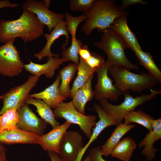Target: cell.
Returning <instances> with one entry per match:
<instances>
[{
    "instance_id": "6da1fadb",
    "label": "cell",
    "mask_w": 161,
    "mask_h": 161,
    "mask_svg": "<svg viewBox=\"0 0 161 161\" xmlns=\"http://www.w3.org/2000/svg\"><path fill=\"white\" fill-rule=\"evenodd\" d=\"M44 27L35 14L23 10L17 19L0 20V42L5 44L17 38L25 42L32 41L43 34Z\"/></svg>"
},
{
    "instance_id": "7a4b0ae2",
    "label": "cell",
    "mask_w": 161,
    "mask_h": 161,
    "mask_svg": "<svg viewBox=\"0 0 161 161\" xmlns=\"http://www.w3.org/2000/svg\"><path fill=\"white\" fill-rule=\"evenodd\" d=\"M127 14L113 0H95L91 9L84 14L86 19L81 30L87 35L95 28L102 33L110 28L116 18Z\"/></svg>"
},
{
    "instance_id": "3957f363",
    "label": "cell",
    "mask_w": 161,
    "mask_h": 161,
    "mask_svg": "<svg viewBox=\"0 0 161 161\" xmlns=\"http://www.w3.org/2000/svg\"><path fill=\"white\" fill-rule=\"evenodd\" d=\"M101 40L94 43L106 54V62L112 66L123 67L130 70L139 69L138 66L131 62L127 58L125 50L129 47L116 32L110 28L103 32Z\"/></svg>"
},
{
    "instance_id": "277c9868",
    "label": "cell",
    "mask_w": 161,
    "mask_h": 161,
    "mask_svg": "<svg viewBox=\"0 0 161 161\" xmlns=\"http://www.w3.org/2000/svg\"><path fill=\"white\" fill-rule=\"evenodd\" d=\"M108 72L113 78L114 86L123 92L131 90L140 93L161 83L149 73L137 74L120 66H112Z\"/></svg>"
},
{
    "instance_id": "5b68a950",
    "label": "cell",
    "mask_w": 161,
    "mask_h": 161,
    "mask_svg": "<svg viewBox=\"0 0 161 161\" xmlns=\"http://www.w3.org/2000/svg\"><path fill=\"white\" fill-rule=\"evenodd\" d=\"M151 93L144 94L134 97L129 91L125 92L123 95L124 100L118 105H114L110 103L108 100L99 101L102 109L106 113L112 117L118 124L122 123L124 115L126 114L135 110L139 105L145 102L153 99L158 94L161 93V90L150 89Z\"/></svg>"
},
{
    "instance_id": "8992f818",
    "label": "cell",
    "mask_w": 161,
    "mask_h": 161,
    "mask_svg": "<svg viewBox=\"0 0 161 161\" xmlns=\"http://www.w3.org/2000/svg\"><path fill=\"white\" fill-rule=\"evenodd\" d=\"M53 113L56 119L64 118L72 124L78 125L86 137L89 139L92 129L95 126L97 117L94 115H86L78 111L72 101L62 102L55 109Z\"/></svg>"
},
{
    "instance_id": "52a82bcc",
    "label": "cell",
    "mask_w": 161,
    "mask_h": 161,
    "mask_svg": "<svg viewBox=\"0 0 161 161\" xmlns=\"http://www.w3.org/2000/svg\"><path fill=\"white\" fill-rule=\"evenodd\" d=\"M15 40L13 39L0 46V75L4 76H17L24 68L19 52L14 45Z\"/></svg>"
},
{
    "instance_id": "ba28073f",
    "label": "cell",
    "mask_w": 161,
    "mask_h": 161,
    "mask_svg": "<svg viewBox=\"0 0 161 161\" xmlns=\"http://www.w3.org/2000/svg\"><path fill=\"white\" fill-rule=\"evenodd\" d=\"M40 76L31 75L24 83L11 88L3 95V106L0 111V114L11 109L18 110L26 103L30 91L36 86Z\"/></svg>"
},
{
    "instance_id": "9c48e42d",
    "label": "cell",
    "mask_w": 161,
    "mask_h": 161,
    "mask_svg": "<svg viewBox=\"0 0 161 161\" xmlns=\"http://www.w3.org/2000/svg\"><path fill=\"white\" fill-rule=\"evenodd\" d=\"M111 66L106 61L103 65L96 69L97 80L94 92L96 100L109 99L116 101L124 93L113 84V80L108 75L109 69Z\"/></svg>"
},
{
    "instance_id": "30bf717a",
    "label": "cell",
    "mask_w": 161,
    "mask_h": 161,
    "mask_svg": "<svg viewBox=\"0 0 161 161\" xmlns=\"http://www.w3.org/2000/svg\"><path fill=\"white\" fill-rule=\"evenodd\" d=\"M23 10L32 12L35 14L39 21L47 27L49 32L60 22L64 20L63 14L54 13L45 6L42 0H26L21 4Z\"/></svg>"
},
{
    "instance_id": "8fae6325",
    "label": "cell",
    "mask_w": 161,
    "mask_h": 161,
    "mask_svg": "<svg viewBox=\"0 0 161 161\" xmlns=\"http://www.w3.org/2000/svg\"><path fill=\"white\" fill-rule=\"evenodd\" d=\"M84 145L83 137L79 132L66 131L60 143L59 155L64 161H75Z\"/></svg>"
},
{
    "instance_id": "7c38bea8",
    "label": "cell",
    "mask_w": 161,
    "mask_h": 161,
    "mask_svg": "<svg viewBox=\"0 0 161 161\" xmlns=\"http://www.w3.org/2000/svg\"><path fill=\"white\" fill-rule=\"evenodd\" d=\"M19 115L17 128L23 131L32 132L39 136L44 134L47 123L38 117L26 103L18 109Z\"/></svg>"
},
{
    "instance_id": "4fadbf2b",
    "label": "cell",
    "mask_w": 161,
    "mask_h": 161,
    "mask_svg": "<svg viewBox=\"0 0 161 161\" xmlns=\"http://www.w3.org/2000/svg\"><path fill=\"white\" fill-rule=\"evenodd\" d=\"M66 21L63 20L59 22L53 28L50 34L45 33L44 35L46 39V43L43 48L38 53H35L34 56L37 58L39 61H41L44 58L49 56L54 57H59V54L52 53L51 48L55 41L60 36L65 35L66 41L62 45V50L66 48L68 43L69 36L66 28Z\"/></svg>"
},
{
    "instance_id": "5bb4252c",
    "label": "cell",
    "mask_w": 161,
    "mask_h": 161,
    "mask_svg": "<svg viewBox=\"0 0 161 161\" xmlns=\"http://www.w3.org/2000/svg\"><path fill=\"white\" fill-rule=\"evenodd\" d=\"M72 124L66 121L47 133L39 136L37 144L41 145L44 151H52L59 154V145L62 138Z\"/></svg>"
},
{
    "instance_id": "9a60e30c",
    "label": "cell",
    "mask_w": 161,
    "mask_h": 161,
    "mask_svg": "<svg viewBox=\"0 0 161 161\" xmlns=\"http://www.w3.org/2000/svg\"><path fill=\"white\" fill-rule=\"evenodd\" d=\"M152 130L146 134L139 143L138 147L141 148L142 155L145 156L146 161H152L158 149L154 148V144L161 138V118L155 119L152 123Z\"/></svg>"
},
{
    "instance_id": "2e32d148",
    "label": "cell",
    "mask_w": 161,
    "mask_h": 161,
    "mask_svg": "<svg viewBox=\"0 0 161 161\" xmlns=\"http://www.w3.org/2000/svg\"><path fill=\"white\" fill-rule=\"evenodd\" d=\"M39 135L24 131L17 128L5 129L0 132V143L7 145L14 144H37Z\"/></svg>"
},
{
    "instance_id": "e0dca14e",
    "label": "cell",
    "mask_w": 161,
    "mask_h": 161,
    "mask_svg": "<svg viewBox=\"0 0 161 161\" xmlns=\"http://www.w3.org/2000/svg\"><path fill=\"white\" fill-rule=\"evenodd\" d=\"M109 28L117 33L126 43L129 48L134 51L142 49L135 34L128 26L126 15L116 18Z\"/></svg>"
},
{
    "instance_id": "ac0fdd59",
    "label": "cell",
    "mask_w": 161,
    "mask_h": 161,
    "mask_svg": "<svg viewBox=\"0 0 161 161\" xmlns=\"http://www.w3.org/2000/svg\"><path fill=\"white\" fill-rule=\"evenodd\" d=\"M47 62L42 64H38L30 61L28 64H24L25 70L32 75L41 76L44 75L48 78H52L55 71L64 62L62 59L59 57L49 56L47 57Z\"/></svg>"
},
{
    "instance_id": "d6986e66",
    "label": "cell",
    "mask_w": 161,
    "mask_h": 161,
    "mask_svg": "<svg viewBox=\"0 0 161 161\" xmlns=\"http://www.w3.org/2000/svg\"><path fill=\"white\" fill-rule=\"evenodd\" d=\"M61 78L59 74L53 83L43 91L29 94L28 97L41 100L52 109H55L59 104L66 100L60 94L59 86Z\"/></svg>"
},
{
    "instance_id": "ffe728a7",
    "label": "cell",
    "mask_w": 161,
    "mask_h": 161,
    "mask_svg": "<svg viewBox=\"0 0 161 161\" xmlns=\"http://www.w3.org/2000/svg\"><path fill=\"white\" fill-rule=\"evenodd\" d=\"M93 76L82 86L79 88L73 95L72 101L76 109L80 113L85 114L86 103L94 97L92 88V80Z\"/></svg>"
},
{
    "instance_id": "44dd1931",
    "label": "cell",
    "mask_w": 161,
    "mask_h": 161,
    "mask_svg": "<svg viewBox=\"0 0 161 161\" xmlns=\"http://www.w3.org/2000/svg\"><path fill=\"white\" fill-rule=\"evenodd\" d=\"M135 127L134 124L126 125L124 123L119 124L112 133L110 137L101 146L100 151L103 156L110 155L115 145L122 138L128 131Z\"/></svg>"
},
{
    "instance_id": "7402d4cb",
    "label": "cell",
    "mask_w": 161,
    "mask_h": 161,
    "mask_svg": "<svg viewBox=\"0 0 161 161\" xmlns=\"http://www.w3.org/2000/svg\"><path fill=\"white\" fill-rule=\"evenodd\" d=\"M137 146L133 138L125 137L115 145L110 155L112 157L123 161H129Z\"/></svg>"
},
{
    "instance_id": "603a6c76",
    "label": "cell",
    "mask_w": 161,
    "mask_h": 161,
    "mask_svg": "<svg viewBox=\"0 0 161 161\" xmlns=\"http://www.w3.org/2000/svg\"><path fill=\"white\" fill-rule=\"evenodd\" d=\"M78 70V65L70 63L59 71L61 82L59 86V91L61 95L66 99L70 97V83L74 78Z\"/></svg>"
},
{
    "instance_id": "cb8c5ba5",
    "label": "cell",
    "mask_w": 161,
    "mask_h": 161,
    "mask_svg": "<svg viewBox=\"0 0 161 161\" xmlns=\"http://www.w3.org/2000/svg\"><path fill=\"white\" fill-rule=\"evenodd\" d=\"M26 103L34 106L36 108V112L42 119L47 124H49L52 128L60 125L56 120L53 112L50 107L43 100L28 97Z\"/></svg>"
},
{
    "instance_id": "d4e9b609",
    "label": "cell",
    "mask_w": 161,
    "mask_h": 161,
    "mask_svg": "<svg viewBox=\"0 0 161 161\" xmlns=\"http://www.w3.org/2000/svg\"><path fill=\"white\" fill-rule=\"evenodd\" d=\"M95 72H96V70L92 69L85 60L79 57L77 75L71 89V98H72L75 92L79 88L83 86L93 76Z\"/></svg>"
},
{
    "instance_id": "484cf974",
    "label": "cell",
    "mask_w": 161,
    "mask_h": 161,
    "mask_svg": "<svg viewBox=\"0 0 161 161\" xmlns=\"http://www.w3.org/2000/svg\"><path fill=\"white\" fill-rule=\"evenodd\" d=\"M123 123L130 125L131 123H136L145 128L149 131L152 130V123L155 119L141 110H134L125 114L123 117Z\"/></svg>"
},
{
    "instance_id": "4316f807",
    "label": "cell",
    "mask_w": 161,
    "mask_h": 161,
    "mask_svg": "<svg viewBox=\"0 0 161 161\" xmlns=\"http://www.w3.org/2000/svg\"><path fill=\"white\" fill-rule=\"evenodd\" d=\"M136 56L140 64L149 72V73L161 82V72L154 62L151 55L142 49L134 51Z\"/></svg>"
},
{
    "instance_id": "83f0119b",
    "label": "cell",
    "mask_w": 161,
    "mask_h": 161,
    "mask_svg": "<svg viewBox=\"0 0 161 161\" xmlns=\"http://www.w3.org/2000/svg\"><path fill=\"white\" fill-rule=\"evenodd\" d=\"M71 40L70 46L62 50V58L64 62L71 61L78 65L79 63V50L83 46V43L76 38L71 37Z\"/></svg>"
},
{
    "instance_id": "f1b7e54d",
    "label": "cell",
    "mask_w": 161,
    "mask_h": 161,
    "mask_svg": "<svg viewBox=\"0 0 161 161\" xmlns=\"http://www.w3.org/2000/svg\"><path fill=\"white\" fill-rule=\"evenodd\" d=\"M19 119L17 110L11 109L6 111L0 116V132L17 128Z\"/></svg>"
},
{
    "instance_id": "f546056e",
    "label": "cell",
    "mask_w": 161,
    "mask_h": 161,
    "mask_svg": "<svg viewBox=\"0 0 161 161\" xmlns=\"http://www.w3.org/2000/svg\"><path fill=\"white\" fill-rule=\"evenodd\" d=\"M64 16L66 23V28L68 33L71 34L72 38H76V32L78 25L86 20V16L85 14L75 17L66 12Z\"/></svg>"
},
{
    "instance_id": "4dcf8cb0",
    "label": "cell",
    "mask_w": 161,
    "mask_h": 161,
    "mask_svg": "<svg viewBox=\"0 0 161 161\" xmlns=\"http://www.w3.org/2000/svg\"><path fill=\"white\" fill-rule=\"evenodd\" d=\"M95 0H70V9L74 11H81L85 14L91 9Z\"/></svg>"
},
{
    "instance_id": "1f68e13d",
    "label": "cell",
    "mask_w": 161,
    "mask_h": 161,
    "mask_svg": "<svg viewBox=\"0 0 161 161\" xmlns=\"http://www.w3.org/2000/svg\"><path fill=\"white\" fill-rule=\"evenodd\" d=\"M90 57L85 61L87 64L93 69H96L103 65L106 62L101 55L95 52H91Z\"/></svg>"
},
{
    "instance_id": "d6a6232c",
    "label": "cell",
    "mask_w": 161,
    "mask_h": 161,
    "mask_svg": "<svg viewBox=\"0 0 161 161\" xmlns=\"http://www.w3.org/2000/svg\"><path fill=\"white\" fill-rule=\"evenodd\" d=\"M101 148V146H97L92 148L89 151V154L92 161H108L103 158Z\"/></svg>"
},
{
    "instance_id": "836d02e7",
    "label": "cell",
    "mask_w": 161,
    "mask_h": 161,
    "mask_svg": "<svg viewBox=\"0 0 161 161\" xmlns=\"http://www.w3.org/2000/svg\"><path fill=\"white\" fill-rule=\"evenodd\" d=\"M79 57L85 60H87L91 56V53L88 48V45L85 44L79 50Z\"/></svg>"
},
{
    "instance_id": "e575fe53",
    "label": "cell",
    "mask_w": 161,
    "mask_h": 161,
    "mask_svg": "<svg viewBox=\"0 0 161 161\" xmlns=\"http://www.w3.org/2000/svg\"><path fill=\"white\" fill-rule=\"evenodd\" d=\"M137 4L145 5L147 2L142 0H123L121 5L120 7L122 10H124L130 5Z\"/></svg>"
},
{
    "instance_id": "d590c367",
    "label": "cell",
    "mask_w": 161,
    "mask_h": 161,
    "mask_svg": "<svg viewBox=\"0 0 161 161\" xmlns=\"http://www.w3.org/2000/svg\"><path fill=\"white\" fill-rule=\"evenodd\" d=\"M19 6L18 4L12 3L9 0H0V9L7 7L14 8Z\"/></svg>"
},
{
    "instance_id": "8d00e7d4",
    "label": "cell",
    "mask_w": 161,
    "mask_h": 161,
    "mask_svg": "<svg viewBox=\"0 0 161 161\" xmlns=\"http://www.w3.org/2000/svg\"><path fill=\"white\" fill-rule=\"evenodd\" d=\"M48 155L50 157L51 161H64L59 154L52 151H47Z\"/></svg>"
},
{
    "instance_id": "74e56055",
    "label": "cell",
    "mask_w": 161,
    "mask_h": 161,
    "mask_svg": "<svg viewBox=\"0 0 161 161\" xmlns=\"http://www.w3.org/2000/svg\"><path fill=\"white\" fill-rule=\"evenodd\" d=\"M0 161H7L6 152L0 153Z\"/></svg>"
},
{
    "instance_id": "f35d334b",
    "label": "cell",
    "mask_w": 161,
    "mask_h": 161,
    "mask_svg": "<svg viewBox=\"0 0 161 161\" xmlns=\"http://www.w3.org/2000/svg\"><path fill=\"white\" fill-rule=\"evenodd\" d=\"M7 149L3 144L0 143V153L2 152H6Z\"/></svg>"
},
{
    "instance_id": "ab89813d",
    "label": "cell",
    "mask_w": 161,
    "mask_h": 161,
    "mask_svg": "<svg viewBox=\"0 0 161 161\" xmlns=\"http://www.w3.org/2000/svg\"><path fill=\"white\" fill-rule=\"evenodd\" d=\"M44 4L45 6L47 8L49 9L50 4L51 0H44L43 1Z\"/></svg>"
},
{
    "instance_id": "60d3db41",
    "label": "cell",
    "mask_w": 161,
    "mask_h": 161,
    "mask_svg": "<svg viewBox=\"0 0 161 161\" xmlns=\"http://www.w3.org/2000/svg\"><path fill=\"white\" fill-rule=\"evenodd\" d=\"M82 161H92L91 158L88 154L86 157Z\"/></svg>"
},
{
    "instance_id": "b9f144b4",
    "label": "cell",
    "mask_w": 161,
    "mask_h": 161,
    "mask_svg": "<svg viewBox=\"0 0 161 161\" xmlns=\"http://www.w3.org/2000/svg\"><path fill=\"white\" fill-rule=\"evenodd\" d=\"M3 97V95H0V99H2Z\"/></svg>"
},
{
    "instance_id": "7bdbcfd3",
    "label": "cell",
    "mask_w": 161,
    "mask_h": 161,
    "mask_svg": "<svg viewBox=\"0 0 161 161\" xmlns=\"http://www.w3.org/2000/svg\"><path fill=\"white\" fill-rule=\"evenodd\" d=\"M1 115V114H0V116Z\"/></svg>"
}]
</instances>
